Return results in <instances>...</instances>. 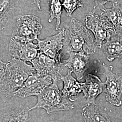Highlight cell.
Here are the masks:
<instances>
[{
	"mask_svg": "<svg viewBox=\"0 0 122 122\" xmlns=\"http://www.w3.org/2000/svg\"><path fill=\"white\" fill-rule=\"evenodd\" d=\"M65 29L58 33L44 40L38 39L39 52L44 54L60 63L61 54L63 47Z\"/></svg>",
	"mask_w": 122,
	"mask_h": 122,
	"instance_id": "cell-10",
	"label": "cell"
},
{
	"mask_svg": "<svg viewBox=\"0 0 122 122\" xmlns=\"http://www.w3.org/2000/svg\"><path fill=\"white\" fill-rule=\"evenodd\" d=\"M43 28L41 20L34 15H25L18 17L12 38L24 41L38 40Z\"/></svg>",
	"mask_w": 122,
	"mask_h": 122,
	"instance_id": "cell-5",
	"label": "cell"
},
{
	"mask_svg": "<svg viewBox=\"0 0 122 122\" xmlns=\"http://www.w3.org/2000/svg\"><path fill=\"white\" fill-rule=\"evenodd\" d=\"M29 107L20 106L17 108L4 114L0 118V122H28Z\"/></svg>",
	"mask_w": 122,
	"mask_h": 122,
	"instance_id": "cell-16",
	"label": "cell"
},
{
	"mask_svg": "<svg viewBox=\"0 0 122 122\" xmlns=\"http://www.w3.org/2000/svg\"><path fill=\"white\" fill-rule=\"evenodd\" d=\"M49 17L48 21L51 23L54 19H56V29H59L61 24V17L62 14V4L60 0H49Z\"/></svg>",
	"mask_w": 122,
	"mask_h": 122,
	"instance_id": "cell-18",
	"label": "cell"
},
{
	"mask_svg": "<svg viewBox=\"0 0 122 122\" xmlns=\"http://www.w3.org/2000/svg\"><path fill=\"white\" fill-rule=\"evenodd\" d=\"M31 62L37 73L42 76H51L53 81L61 80V71L63 66L62 63H59L54 59L40 52Z\"/></svg>",
	"mask_w": 122,
	"mask_h": 122,
	"instance_id": "cell-8",
	"label": "cell"
},
{
	"mask_svg": "<svg viewBox=\"0 0 122 122\" xmlns=\"http://www.w3.org/2000/svg\"><path fill=\"white\" fill-rule=\"evenodd\" d=\"M9 50L10 55L17 59L31 62L39 52L37 44L32 41H24L11 38L10 41Z\"/></svg>",
	"mask_w": 122,
	"mask_h": 122,
	"instance_id": "cell-9",
	"label": "cell"
},
{
	"mask_svg": "<svg viewBox=\"0 0 122 122\" xmlns=\"http://www.w3.org/2000/svg\"><path fill=\"white\" fill-rule=\"evenodd\" d=\"M16 0H1L0 7V27L2 29L4 27L9 19V12L13 9Z\"/></svg>",
	"mask_w": 122,
	"mask_h": 122,
	"instance_id": "cell-19",
	"label": "cell"
},
{
	"mask_svg": "<svg viewBox=\"0 0 122 122\" xmlns=\"http://www.w3.org/2000/svg\"><path fill=\"white\" fill-rule=\"evenodd\" d=\"M33 3L35 4L36 6L38 7V8L39 9V10H41V5H40L41 0H34Z\"/></svg>",
	"mask_w": 122,
	"mask_h": 122,
	"instance_id": "cell-22",
	"label": "cell"
},
{
	"mask_svg": "<svg viewBox=\"0 0 122 122\" xmlns=\"http://www.w3.org/2000/svg\"><path fill=\"white\" fill-rule=\"evenodd\" d=\"M53 81L51 76H42L36 73L28 78L14 96L21 98L32 96H37L46 87L52 84Z\"/></svg>",
	"mask_w": 122,
	"mask_h": 122,
	"instance_id": "cell-6",
	"label": "cell"
},
{
	"mask_svg": "<svg viewBox=\"0 0 122 122\" xmlns=\"http://www.w3.org/2000/svg\"><path fill=\"white\" fill-rule=\"evenodd\" d=\"M96 45L87 28L75 18H71L65 29L61 53L81 52L90 56L96 51Z\"/></svg>",
	"mask_w": 122,
	"mask_h": 122,
	"instance_id": "cell-2",
	"label": "cell"
},
{
	"mask_svg": "<svg viewBox=\"0 0 122 122\" xmlns=\"http://www.w3.org/2000/svg\"><path fill=\"white\" fill-rule=\"evenodd\" d=\"M82 115L85 122H111L104 108L96 103L86 105Z\"/></svg>",
	"mask_w": 122,
	"mask_h": 122,
	"instance_id": "cell-14",
	"label": "cell"
},
{
	"mask_svg": "<svg viewBox=\"0 0 122 122\" xmlns=\"http://www.w3.org/2000/svg\"><path fill=\"white\" fill-rule=\"evenodd\" d=\"M105 85L97 76L88 74L86 77V81L81 83L82 92L86 99V105L95 104L97 97L103 92Z\"/></svg>",
	"mask_w": 122,
	"mask_h": 122,
	"instance_id": "cell-12",
	"label": "cell"
},
{
	"mask_svg": "<svg viewBox=\"0 0 122 122\" xmlns=\"http://www.w3.org/2000/svg\"><path fill=\"white\" fill-rule=\"evenodd\" d=\"M70 71L65 76H62L61 80L63 81L64 86L61 91L63 96L74 102L78 97L79 94L82 91L81 83L78 82L72 76Z\"/></svg>",
	"mask_w": 122,
	"mask_h": 122,
	"instance_id": "cell-15",
	"label": "cell"
},
{
	"mask_svg": "<svg viewBox=\"0 0 122 122\" xmlns=\"http://www.w3.org/2000/svg\"><path fill=\"white\" fill-rule=\"evenodd\" d=\"M102 12L117 30L122 31V9L118 1L113 3L111 8H105Z\"/></svg>",
	"mask_w": 122,
	"mask_h": 122,
	"instance_id": "cell-17",
	"label": "cell"
},
{
	"mask_svg": "<svg viewBox=\"0 0 122 122\" xmlns=\"http://www.w3.org/2000/svg\"><path fill=\"white\" fill-rule=\"evenodd\" d=\"M91 11L85 18L84 22L86 27L93 33L96 47L101 48L104 42H106L116 34L117 30L103 12L100 15Z\"/></svg>",
	"mask_w": 122,
	"mask_h": 122,
	"instance_id": "cell-4",
	"label": "cell"
},
{
	"mask_svg": "<svg viewBox=\"0 0 122 122\" xmlns=\"http://www.w3.org/2000/svg\"><path fill=\"white\" fill-rule=\"evenodd\" d=\"M62 5L66 11V16L69 17H71L72 13L76 9L83 7L81 0H63Z\"/></svg>",
	"mask_w": 122,
	"mask_h": 122,
	"instance_id": "cell-20",
	"label": "cell"
},
{
	"mask_svg": "<svg viewBox=\"0 0 122 122\" xmlns=\"http://www.w3.org/2000/svg\"><path fill=\"white\" fill-rule=\"evenodd\" d=\"M95 5L93 10H92L94 12H96L98 10H103L105 9V5L108 2H112V3L117 2V0H94Z\"/></svg>",
	"mask_w": 122,
	"mask_h": 122,
	"instance_id": "cell-21",
	"label": "cell"
},
{
	"mask_svg": "<svg viewBox=\"0 0 122 122\" xmlns=\"http://www.w3.org/2000/svg\"><path fill=\"white\" fill-rule=\"evenodd\" d=\"M57 81H53L50 86L46 87L37 96L36 104L30 110L36 109H44L49 114L59 111L70 110L74 108L71 101L63 96L57 85Z\"/></svg>",
	"mask_w": 122,
	"mask_h": 122,
	"instance_id": "cell-3",
	"label": "cell"
},
{
	"mask_svg": "<svg viewBox=\"0 0 122 122\" xmlns=\"http://www.w3.org/2000/svg\"><path fill=\"white\" fill-rule=\"evenodd\" d=\"M89 57L81 52H70L68 58L62 63L64 66L71 69L76 79L80 80L83 78L84 73L89 67Z\"/></svg>",
	"mask_w": 122,
	"mask_h": 122,
	"instance_id": "cell-11",
	"label": "cell"
},
{
	"mask_svg": "<svg viewBox=\"0 0 122 122\" xmlns=\"http://www.w3.org/2000/svg\"><path fill=\"white\" fill-rule=\"evenodd\" d=\"M100 48L109 61H112L116 58L122 59V31H118L103 44Z\"/></svg>",
	"mask_w": 122,
	"mask_h": 122,
	"instance_id": "cell-13",
	"label": "cell"
},
{
	"mask_svg": "<svg viewBox=\"0 0 122 122\" xmlns=\"http://www.w3.org/2000/svg\"><path fill=\"white\" fill-rule=\"evenodd\" d=\"M0 90L5 98L14 96L28 78L36 73L33 65L15 58L7 62L0 60Z\"/></svg>",
	"mask_w": 122,
	"mask_h": 122,
	"instance_id": "cell-1",
	"label": "cell"
},
{
	"mask_svg": "<svg viewBox=\"0 0 122 122\" xmlns=\"http://www.w3.org/2000/svg\"><path fill=\"white\" fill-rule=\"evenodd\" d=\"M103 66L106 77V81L104 83L106 85L104 92L106 93V100L112 105L120 106L122 104V77L114 73L104 64Z\"/></svg>",
	"mask_w": 122,
	"mask_h": 122,
	"instance_id": "cell-7",
	"label": "cell"
}]
</instances>
